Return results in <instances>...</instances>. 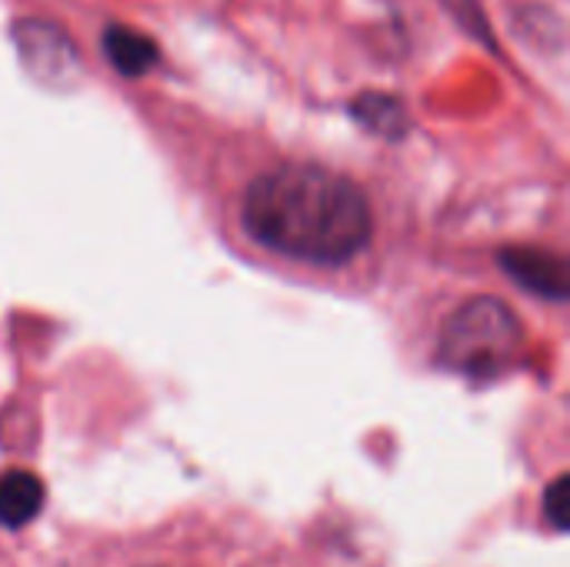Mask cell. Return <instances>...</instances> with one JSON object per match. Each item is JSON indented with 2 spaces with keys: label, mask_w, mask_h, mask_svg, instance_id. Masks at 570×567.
I'll use <instances>...</instances> for the list:
<instances>
[{
  "label": "cell",
  "mask_w": 570,
  "mask_h": 567,
  "mask_svg": "<svg viewBox=\"0 0 570 567\" xmlns=\"http://www.w3.org/2000/svg\"><path fill=\"white\" fill-rule=\"evenodd\" d=\"M244 241L281 271L351 274L374 247L377 221L367 194L324 164H277L240 194Z\"/></svg>",
  "instance_id": "6da1fadb"
},
{
  "label": "cell",
  "mask_w": 570,
  "mask_h": 567,
  "mask_svg": "<svg viewBox=\"0 0 570 567\" xmlns=\"http://www.w3.org/2000/svg\"><path fill=\"white\" fill-rule=\"evenodd\" d=\"M281 545L254 528L227 525H170L140 538H120L87 555L80 567H291Z\"/></svg>",
  "instance_id": "7a4b0ae2"
},
{
  "label": "cell",
  "mask_w": 570,
  "mask_h": 567,
  "mask_svg": "<svg viewBox=\"0 0 570 567\" xmlns=\"http://www.w3.org/2000/svg\"><path fill=\"white\" fill-rule=\"evenodd\" d=\"M13 40H17V50L27 60V67L40 77H47V74L63 77L67 70H77V53H73L70 40L53 23L23 20L13 27Z\"/></svg>",
  "instance_id": "3957f363"
},
{
  "label": "cell",
  "mask_w": 570,
  "mask_h": 567,
  "mask_svg": "<svg viewBox=\"0 0 570 567\" xmlns=\"http://www.w3.org/2000/svg\"><path fill=\"white\" fill-rule=\"evenodd\" d=\"M104 53H107V60L124 74V77H140V74H147L154 63H157V43L147 37V33H140V30H134V27H124V23H110L107 30H104Z\"/></svg>",
  "instance_id": "277c9868"
},
{
  "label": "cell",
  "mask_w": 570,
  "mask_h": 567,
  "mask_svg": "<svg viewBox=\"0 0 570 567\" xmlns=\"http://www.w3.org/2000/svg\"><path fill=\"white\" fill-rule=\"evenodd\" d=\"M354 114H357L367 127H374V130H381V134L404 130V124H407L404 107H401L394 97H387V94H364V97L354 104Z\"/></svg>",
  "instance_id": "5b68a950"
}]
</instances>
